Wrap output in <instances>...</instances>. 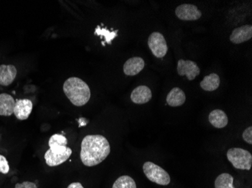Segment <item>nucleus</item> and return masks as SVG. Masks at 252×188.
<instances>
[{
    "label": "nucleus",
    "instance_id": "nucleus-1",
    "mask_svg": "<svg viewBox=\"0 0 252 188\" xmlns=\"http://www.w3.org/2000/svg\"><path fill=\"white\" fill-rule=\"evenodd\" d=\"M110 153V143L103 135H86L82 141L80 158L86 166H97L109 156Z\"/></svg>",
    "mask_w": 252,
    "mask_h": 188
},
{
    "label": "nucleus",
    "instance_id": "nucleus-2",
    "mask_svg": "<svg viewBox=\"0 0 252 188\" xmlns=\"http://www.w3.org/2000/svg\"><path fill=\"white\" fill-rule=\"evenodd\" d=\"M63 93L70 103L76 107H83L91 98V90L84 81L76 77H71L65 81Z\"/></svg>",
    "mask_w": 252,
    "mask_h": 188
},
{
    "label": "nucleus",
    "instance_id": "nucleus-3",
    "mask_svg": "<svg viewBox=\"0 0 252 188\" xmlns=\"http://www.w3.org/2000/svg\"><path fill=\"white\" fill-rule=\"evenodd\" d=\"M228 161L236 169L250 170L252 166V155L243 148H232L226 154Z\"/></svg>",
    "mask_w": 252,
    "mask_h": 188
},
{
    "label": "nucleus",
    "instance_id": "nucleus-4",
    "mask_svg": "<svg viewBox=\"0 0 252 188\" xmlns=\"http://www.w3.org/2000/svg\"><path fill=\"white\" fill-rule=\"evenodd\" d=\"M143 170L147 179L157 185L166 186L171 182L168 172L152 162H146L143 166Z\"/></svg>",
    "mask_w": 252,
    "mask_h": 188
},
{
    "label": "nucleus",
    "instance_id": "nucleus-5",
    "mask_svg": "<svg viewBox=\"0 0 252 188\" xmlns=\"http://www.w3.org/2000/svg\"><path fill=\"white\" fill-rule=\"evenodd\" d=\"M72 153L71 148L66 146L49 148L45 154V162L51 167L59 166L70 158Z\"/></svg>",
    "mask_w": 252,
    "mask_h": 188
},
{
    "label": "nucleus",
    "instance_id": "nucleus-6",
    "mask_svg": "<svg viewBox=\"0 0 252 188\" xmlns=\"http://www.w3.org/2000/svg\"><path fill=\"white\" fill-rule=\"evenodd\" d=\"M148 46L153 54L158 58H162L168 52V45L163 35L154 32L149 36Z\"/></svg>",
    "mask_w": 252,
    "mask_h": 188
},
{
    "label": "nucleus",
    "instance_id": "nucleus-7",
    "mask_svg": "<svg viewBox=\"0 0 252 188\" xmlns=\"http://www.w3.org/2000/svg\"><path fill=\"white\" fill-rule=\"evenodd\" d=\"M175 15L181 21H196L202 17V12L196 5L183 4L177 7Z\"/></svg>",
    "mask_w": 252,
    "mask_h": 188
},
{
    "label": "nucleus",
    "instance_id": "nucleus-8",
    "mask_svg": "<svg viewBox=\"0 0 252 188\" xmlns=\"http://www.w3.org/2000/svg\"><path fill=\"white\" fill-rule=\"evenodd\" d=\"M178 73L179 76H186L188 80L192 81L200 73V69L195 62L179 60L178 62Z\"/></svg>",
    "mask_w": 252,
    "mask_h": 188
},
{
    "label": "nucleus",
    "instance_id": "nucleus-9",
    "mask_svg": "<svg viewBox=\"0 0 252 188\" xmlns=\"http://www.w3.org/2000/svg\"><path fill=\"white\" fill-rule=\"evenodd\" d=\"M32 110V101L28 99H21L15 102L13 114L20 121H25L31 115Z\"/></svg>",
    "mask_w": 252,
    "mask_h": 188
},
{
    "label": "nucleus",
    "instance_id": "nucleus-10",
    "mask_svg": "<svg viewBox=\"0 0 252 188\" xmlns=\"http://www.w3.org/2000/svg\"><path fill=\"white\" fill-rule=\"evenodd\" d=\"M145 66V62L139 56L130 58L125 63L123 66V72L125 75L134 76L139 74Z\"/></svg>",
    "mask_w": 252,
    "mask_h": 188
},
{
    "label": "nucleus",
    "instance_id": "nucleus-11",
    "mask_svg": "<svg viewBox=\"0 0 252 188\" xmlns=\"http://www.w3.org/2000/svg\"><path fill=\"white\" fill-rule=\"evenodd\" d=\"M252 37V27L251 25H245L236 28L232 32L230 37V42L233 44L243 43L250 40Z\"/></svg>",
    "mask_w": 252,
    "mask_h": 188
},
{
    "label": "nucleus",
    "instance_id": "nucleus-12",
    "mask_svg": "<svg viewBox=\"0 0 252 188\" xmlns=\"http://www.w3.org/2000/svg\"><path fill=\"white\" fill-rule=\"evenodd\" d=\"M18 70L14 65L2 64L0 66V85L9 86L15 81Z\"/></svg>",
    "mask_w": 252,
    "mask_h": 188
},
{
    "label": "nucleus",
    "instance_id": "nucleus-13",
    "mask_svg": "<svg viewBox=\"0 0 252 188\" xmlns=\"http://www.w3.org/2000/svg\"><path fill=\"white\" fill-rule=\"evenodd\" d=\"M152 98V92L147 86H139L133 90L131 100L135 104L142 105L148 103Z\"/></svg>",
    "mask_w": 252,
    "mask_h": 188
},
{
    "label": "nucleus",
    "instance_id": "nucleus-14",
    "mask_svg": "<svg viewBox=\"0 0 252 188\" xmlns=\"http://www.w3.org/2000/svg\"><path fill=\"white\" fill-rule=\"evenodd\" d=\"M15 100L8 93L0 94V116L9 117L14 113Z\"/></svg>",
    "mask_w": 252,
    "mask_h": 188
},
{
    "label": "nucleus",
    "instance_id": "nucleus-15",
    "mask_svg": "<svg viewBox=\"0 0 252 188\" xmlns=\"http://www.w3.org/2000/svg\"><path fill=\"white\" fill-rule=\"evenodd\" d=\"M186 101L185 92L179 87H174L167 96L166 102L171 107H181Z\"/></svg>",
    "mask_w": 252,
    "mask_h": 188
},
{
    "label": "nucleus",
    "instance_id": "nucleus-16",
    "mask_svg": "<svg viewBox=\"0 0 252 188\" xmlns=\"http://www.w3.org/2000/svg\"><path fill=\"white\" fill-rule=\"evenodd\" d=\"M209 122L215 128L222 129L228 124V117L224 111L215 109L209 114Z\"/></svg>",
    "mask_w": 252,
    "mask_h": 188
},
{
    "label": "nucleus",
    "instance_id": "nucleus-17",
    "mask_svg": "<svg viewBox=\"0 0 252 188\" xmlns=\"http://www.w3.org/2000/svg\"><path fill=\"white\" fill-rule=\"evenodd\" d=\"M220 77L215 73L205 76L201 81L200 87L205 91H214L220 86Z\"/></svg>",
    "mask_w": 252,
    "mask_h": 188
},
{
    "label": "nucleus",
    "instance_id": "nucleus-18",
    "mask_svg": "<svg viewBox=\"0 0 252 188\" xmlns=\"http://www.w3.org/2000/svg\"><path fill=\"white\" fill-rule=\"evenodd\" d=\"M215 188H236L233 186V177L228 173H223L217 178Z\"/></svg>",
    "mask_w": 252,
    "mask_h": 188
},
{
    "label": "nucleus",
    "instance_id": "nucleus-19",
    "mask_svg": "<svg viewBox=\"0 0 252 188\" xmlns=\"http://www.w3.org/2000/svg\"><path fill=\"white\" fill-rule=\"evenodd\" d=\"M113 188H137L135 182L128 175H123L114 182Z\"/></svg>",
    "mask_w": 252,
    "mask_h": 188
},
{
    "label": "nucleus",
    "instance_id": "nucleus-20",
    "mask_svg": "<svg viewBox=\"0 0 252 188\" xmlns=\"http://www.w3.org/2000/svg\"><path fill=\"white\" fill-rule=\"evenodd\" d=\"M117 32H118V30L110 32L109 29H106V28H101L100 27V26H98L96 28L94 33H95V35H97V36L104 38L105 41L104 42H102V45H104L105 42L108 44L111 43V41L117 36Z\"/></svg>",
    "mask_w": 252,
    "mask_h": 188
},
{
    "label": "nucleus",
    "instance_id": "nucleus-21",
    "mask_svg": "<svg viewBox=\"0 0 252 188\" xmlns=\"http://www.w3.org/2000/svg\"><path fill=\"white\" fill-rule=\"evenodd\" d=\"M67 139L64 135L62 134H54L49 138V145L50 148H59V147L66 146Z\"/></svg>",
    "mask_w": 252,
    "mask_h": 188
},
{
    "label": "nucleus",
    "instance_id": "nucleus-22",
    "mask_svg": "<svg viewBox=\"0 0 252 188\" xmlns=\"http://www.w3.org/2000/svg\"><path fill=\"white\" fill-rule=\"evenodd\" d=\"M9 164H8L6 158L0 155V172L4 175H6L9 172Z\"/></svg>",
    "mask_w": 252,
    "mask_h": 188
},
{
    "label": "nucleus",
    "instance_id": "nucleus-23",
    "mask_svg": "<svg viewBox=\"0 0 252 188\" xmlns=\"http://www.w3.org/2000/svg\"><path fill=\"white\" fill-rule=\"evenodd\" d=\"M243 138L249 145L252 144V127H249L245 130L243 134Z\"/></svg>",
    "mask_w": 252,
    "mask_h": 188
},
{
    "label": "nucleus",
    "instance_id": "nucleus-24",
    "mask_svg": "<svg viewBox=\"0 0 252 188\" xmlns=\"http://www.w3.org/2000/svg\"><path fill=\"white\" fill-rule=\"evenodd\" d=\"M15 188H38L36 184L31 182H25L15 185Z\"/></svg>",
    "mask_w": 252,
    "mask_h": 188
},
{
    "label": "nucleus",
    "instance_id": "nucleus-25",
    "mask_svg": "<svg viewBox=\"0 0 252 188\" xmlns=\"http://www.w3.org/2000/svg\"><path fill=\"white\" fill-rule=\"evenodd\" d=\"M67 188H84L81 183L79 182H73V183L70 184Z\"/></svg>",
    "mask_w": 252,
    "mask_h": 188
},
{
    "label": "nucleus",
    "instance_id": "nucleus-26",
    "mask_svg": "<svg viewBox=\"0 0 252 188\" xmlns=\"http://www.w3.org/2000/svg\"><path fill=\"white\" fill-rule=\"evenodd\" d=\"M85 118H83V117H82V118H80V119L79 120V121H85ZM86 125V124H84V122H82V124H79V127H83V126H85Z\"/></svg>",
    "mask_w": 252,
    "mask_h": 188
}]
</instances>
